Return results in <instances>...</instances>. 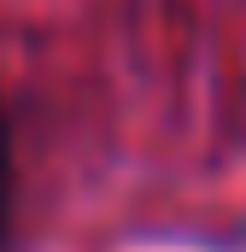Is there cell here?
Listing matches in <instances>:
<instances>
[{
  "mask_svg": "<svg viewBox=\"0 0 246 252\" xmlns=\"http://www.w3.org/2000/svg\"><path fill=\"white\" fill-rule=\"evenodd\" d=\"M12 193H18V170H12V118L0 100V252H12Z\"/></svg>",
  "mask_w": 246,
  "mask_h": 252,
  "instance_id": "cell-1",
  "label": "cell"
}]
</instances>
